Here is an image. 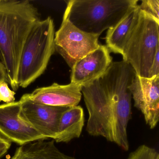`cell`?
<instances>
[{
	"label": "cell",
	"instance_id": "obj_11",
	"mask_svg": "<svg viewBox=\"0 0 159 159\" xmlns=\"http://www.w3.org/2000/svg\"><path fill=\"white\" fill-rule=\"evenodd\" d=\"M82 88L72 83L66 85L54 83L50 86L37 88L27 95L30 100L40 104L69 107L79 105L82 96Z\"/></svg>",
	"mask_w": 159,
	"mask_h": 159
},
{
	"label": "cell",
	"instance_id": "obj_12",
	"mask_svg": "<svg viewBox=\"0 0 159 159\" xmlns=\"http://www.w3.org/2000/svg\"><path fill=\"white\" fill-rule=\"evenodd\" d=\"M84 125L83 108L78 105L70 107L62 113L56 136L53 140L57 143H69L80 137Z\"/></svg>",
	"mask_w": 159,
	"mask_h": 159
},
{
	"label": "cell",
	"instance_id": "obj_17",
	"mask_svg": "<svg viewBox=\"0 0 159 159\" xmlns=\"http://www.w3.org/2000/svg\"><path fill=\"white\" fill-rule=\"evenodd\" d=\"M16 93L12 91L6 82L0 83V102L3 101L5 103H11L15 101Z\"/></svg>",
	"mask_w": 159,
	"mask_h": 159
},
{
	"label": "cell",
	"instance_id": "obj_20",
	"mask_svg": "<svg viewBox=\"0 0 159 159\" xmlns=\"http://www.w3.org/2000/svg\"><path fill=\"white\" fill-rule=\"evenodd\" d=\"M2 82L8 83L7 72L4 66L0 62V83Z\"/></svg>",
	"mask_w": 159,
	"mask_h": 159
},
{
	"label": "cell",
	"instance_id": "obj_6",
	"mask_svg": "<svg viewBox=\"0 0 159 159\" xmlns=\"http://www.w3.org/2000/svg\"><path fill=\"white\" fill-rule=\"evenodd\" d=\"M99 37L81 31L63 18L60 28L55 35V51L71 68L77 61L99 47Z\"/></svg>",
	"mask_w": 159,
	"mask_h": 159
},
{
	"label": "cell",
	"instance_id": "obj_1",
	"mask_svg": "<svg viewBox=\"0 0 159 159\" xmlns=\"http://www.w3.org/2000/svg\"><path fill=\"white\" fill-rule=\"evenodd\" d=\"M136 74L122 60L112 62L104 75L82 88L88 112L86 131L102 137L125 151L129 149L127 126L132 118V94L128 87Z\"/></svg>",
	"mask_w": 159,
	"mask_h": 159
},
{
	"label": "cell",
	"instance_id": "obj_9",
	"mask_svg": "<svg viewBox=\"0 0 159 159\" xmlns=\"http://www.w3.org/2000/svg\"><path fill=\"white\" fill-rule=\"evenodd\" d=\"M21 115L47 139L56 136L59 120L67 107H55L40 104L30 100L27 93L20 98Z\"/></svg>",
	"mask_w": 159,
	"mask_h": 159
},
{
	"label": "cell",
	"instance_id": "obj_16",
	"mask_svg": "<svg viewBox=\"0 0 159 159\" xmlns=\"http://www.w3.org/2000/svg\"><path fill=\"white\" fill-rule=\"evenodd\" d=\"M139 7L140 11L159 22V0H142Z\"/></svg>",
	"mask_w": 159,
	"mask_h": 159
},
{
	"label": "cell",
	"instance_id": "obj_19",
	"mask_svg": "<svg viewBox=\"0 0 159 159\" xmlns=\"http://www.w3.org/2000/svg\"><path fill=\"white\" fill-rule=\"evenodd\" d=\"M11 142L0 134V154L5 155L10 149Z\"/></svg>",
	"mask_w": 159,
	"mask_h": 159
},
{
	"label": "cell",
	"instance_id": "obj_21",
	"mask_svg": "<svg viewBox=\"0 0 159 159\" xmlns=\"http://www.w3.org/2000/svg\"><path fill=\"white\" fill-rule=\"evenodd\" d=\"M3 156H4V155H3V154H0V159H1Z\"/></svg>",
	"mask_w": 159,
	"mask_h": 159
},
{
	"label": "cell",
	"instance_id": "obj_5",
	"mask_svg": "<svg viewBox=\"0 0 159 159\" xmlns=\"http://www.w3.org/2000/svg\"><path fill=\"white\" fill-rule=\"evenodd\" d=\"M159 50V22L140 11L136 25L127 38L123 60L133 68L136 75L149 78L150 70Z\"/></svg>",
	"mask_w": 159,
	"mask_h": 159
},
{
	"label": "cell",
	"instance_id": "obj_13",
	"mask_svg": "<svg viewBox=\"0 0 159 159\" xmlns=\"http://www.w3.org/2000/svg\"><path fill=\"white\" fill-rule=\"evenodd\" d=\"M139 11V5H137L117 25L108 30L105 39L106 46L110 51L122 55L127 38L137 23Z\"/></svg>",
	"mask_w": 159,
	"mask_h": 159
},
{
	"label": "cell",
	"instance_id": "obj_2",
	"mask_svg": "<svg viewBox=\"0 0 159 159\" xmlns=\"http://www.w3.org/2000/svg\"><path fill=\"white\" fill-rule=\"evenodd\" d=\"M39 20L38 10L29 1L0 0V62L14 92L19 87L18 69L23 47Z\"/></svg>",
	"mask_w": 159,
	"mask_h": 159
},
{
	"label": "cell",
	"instance_id": "obj_18",
	"mask_svg": "<svg viewBox=\"0 0 159 159\" xmlns=\"http://www.w3.org/2000/svg\"><path fill=\"white\" fill-rule=\"evenodd\" d=\"M159 75V50L157 51L153 59L150 70L149 78H152Z\"/></svg>",
	"mask_w": 159,
	"mask_h": 159
},
{
	"label": "cell",
	"instance_id": "obj_4",
	"mask_svg": "<svg viewBox=\"0 0 159 159\" xmlns=\"http://www.w3.org/2000/svg\"><path fill=\"white\" fill-rule=\"evenodd\" d=\"M55 26L50 16L39 20L31 29L23 47L19 63L18 83L26 88L46 70L55 52Z\"/></svg>",
	"mask_w": 159,
	"mask_h": 159
},
{
	"label": "cell",
	"instance_id": "obj_14",
	"mask_svg": "<svg viewBox=\"0 0 159 159\" xmlns=\"http://www.w3.org/2000/svg\"><path fill=\"white\" fill-rule=\"evenodd\" d=\"M55 142L44 139L20 146L11 159H78L62 152Z\"/></svg>",
	"mask_w": 159,
	"mask_h": 159
},
{
	"label": "cell",
	"instance_id": "obj_8",
	"mask_svg": "<svg viewBox=\"0 0 159 159\" xmlns=\"http://www.w3.org/2000/svg\"><path fill=\"white\" fill-rule=\"evenodd\" d=\"M128 88L135 107L141 111L146 124L154 129L159 121V75L145 78L136 75Z\"/></svg>",
	"mask_w": 159,
	"mask_h": 159
},
{
	"label": "cell",
	"instance_id": "obj_7",
	"mask_svg": "<svg viewBox=\"0 0 159 159\" xmlns=\"http://www.w3.org/2000/svg\"><path fill=\"white\" fill-rule=\"evenodd\" d=\"M20 101L0 105V134L21 146L47 139L21 115Z\"/></svg>",
	"mask_w": 159,
	"mask_h": 159
},
{
	"label": "cell",
	"instance_id": "obj_3",
	"mask_svg": "<svg viewBox=\"0 0 159 159\" xmlns=\"http://www.w3.org/2000/svg\"><path fill=\"white\" fill-rule=\"evenodd\" d=\"M138 2V0H70L63 18L83 32L99 36L117 25Z\"/></svg>",
	"mask_w": 159,
	"mask_h": 159
},
{
	"label": "cell",
	"instance_id": "obj_15",
	"mask_svg": "<svg viewBox=\"0 0 159 159\" xmlns=\"http://www.w3.org/2000/svg\"><path fill=\"white\" fill-rule=\"evenodd\" d=\"M127 159H159V153L156 149L143 144L130 152Z\"/></svg>",
	"mask_w": 159,
	"mask_h": 159
},
{
	"label": "cell",
	"instance_id": "obj_10",
	"mask_svg": "<svg viewBox=\"0 0 159 159\" xmlns=\"http://www.w3.org/2000/svg\"><path fill=\"white\" fill-rule=\"evenodd\" d=\"M112 62L109 49L105 45L77 61L71 69L70 81L82 87L101 78Z\"/></svg>",
	"mask_w": 159,
	"mask_h": 159
}]
</instances>
